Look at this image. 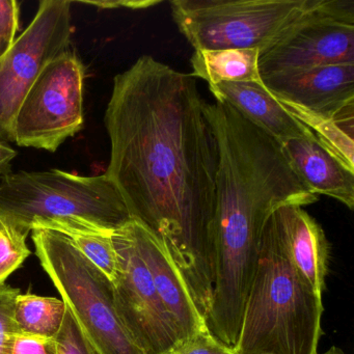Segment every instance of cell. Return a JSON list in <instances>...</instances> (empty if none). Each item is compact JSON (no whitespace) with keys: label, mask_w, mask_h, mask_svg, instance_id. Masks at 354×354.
Here are the masks:
<instances>
[{"label":"cell","mask_w":354,"mask_h":354,"mask_svg":"<svg viewBox=\"0 0 354 354\" xmlns=\"http://www.w3.org/2000/svg\"><path fill=\"white\" fill-rule=\"evenodd\" d=\"M196 78L142 55L113 78L105 175L134 221L167 248L206 319L218 149Z\"/></svg>","instance_id":"1"},{"label":"cell","mask_w":354,"mask_h":354,"mask_svg":"<svg viewBox=\"0 0 354 354\" xmlns=\"http://www.w3.org/2000/svg\"><path fill=\"white\" fill-rule=\"evenodd\" d=\"M322 297L298 277L267 221L246 298L237 354H317Z\"/></svg>","instance_id":"2"},{"label":"cell","mask_w":354,"mask_h":354,"mask_svg":"<svg viewBox=\"0 0 354 354\" xmlns=\"http://www.w3.org/2000/svg\"><path fill=\"white\" fill-rule=\"evenodd\" d=\"M131 219L123 196L105 174L21 171L0 179V221L24 235L35 227L59 231L72 225L115 232Z\"/></svg>","instance_id":"3"},{"label":"cell","mask_w":354,"mask_h":354,"mask_svg":"<svg viewBox=\"0 0 354 354\" xmlns=\"http://www.w3.org/2000/svg\"><path fill=\"white\" fill-rule=\"evenodd\" d=\"M330 0H174L171 16L194 50L263 53L328 7Z\"/></svg>","instance_id":"4"},{"label":"cell","mask_w":354,"mask_h":354,"mask_svg":"<svg viewBox=\"0 0 354 354\" xmlns=\"http://www.w3.org/2000/svg\"><path fill=\"white\" fill-rule=\"evenodd\" d=\"M30 232L41 266L97 351L145 354L118 316L111 279L65 234L42 227Z\"/></svg>","instance_id":"5"},{"label":"cell","mask_w":354,"mask_h":354,"mask_svg":"<svg viewBox=\"0 0 354 354\" xmlns=\"http://www.w3.org/2000/svg\"><path fill=\"white\" fill-rule=\"evenodd\" d=\"M84 68L69 50L51 61L28 91L12 125V142L55 152L84 127Z\"/></svg>","instance_id":"6"},{"label":"cell","mask_w":354,"mask_h":354,"mask_svg":"<svg viewBox=\"0 0 354 354\" xmlns=\"http://www.w3.org/2000/svg\"><path fill=\"white\" fill-rule=\"evenodd\" d=\"M71 1L42 0L28 28L0 57V144L12 142V125L35 80L68 51L73 26Z\"/></svg>","instance_id":"7"},{"label":"cell","mask_w":354,"mask_h":354,"mask_svg":"<svg viewBox=\"0 0 354 354\" xmlns=\"http://www.w3.org/2000/svg\"><path fill=\"white\" fill-rule=\"evenodd\" d=\"M127 223L113 233L118 256L117 275L111 281L115 310L145 354H167L181 339L136 250Z\"/></svg>","instance_id":"8"},{"label":"cell","mask_w":354,"mask_h":354,"mask_svg":"<svg viewBox=\"0 0 354 354\" xmlns=\"http://www.w3.org/2000/svg\"><path fill=\"white\" fill-rule=\"evenodd\" d=\"M333 65H354V3L328 7L259 55L261 78Z\"/></svg>","instance_id":"9"},{"label":"cell","mask_w":354,"mask_h":354,"mask_svg":"<svg viewBox=\"0 0 354 354\" xmlns=\"http://www.w3.org/2000/svg\"><path fill=\"white\" fill-rule=\"evenodd\" d=\"M281 104L328 119L354 113V65H333L262 78Z\"/></svg>","instance_id":"10"},{"label":"cell","mask_w":354,"mask_h":354,"mask_svg":"<svg viewBox=\"0 0 354 354\" xmlns=\"http://www.w3.org/2000/svg\"><path fill=\"white\" fill-rule=\"evenodd\" d=\"M127 227L180 339L208 329L206 319L198 312L189 289L165 244L134 219L127 223Z\"/></svg>","instance_id":"11"},{"label":"cell","mask_w":354,"mask_h":354,"mask_svg":"<svg viewBox=\"0 0 354 354\" xmlns=\"http://www.w3.org/2000/svg\"><path fill=\"white\" fill-rule=\"evenodd\" d=\"M268 223L298 277L322 297L329 244L321 225L299 205L279 207L269 216Z\"/></svg>","instance_id":"12"},{"label":"cell","mask_w":354,"mask_h":354,"mask_svg":"<svg viewBox=\"0 0 354 354\" xmlns=\"http://www.w3.org/2000/svg\"><path fill=\"white\" fill-rule=\"evenodd\" d=\"M209 88L215 100L225 101L281 145L313 136L266 90L262 82H221Z\"/></svg>","instance_id":"13"},{"label":"cell","mask_w":354,"mask_h":354,"mask_svg":"<svg viewBox=\"0 0 354 354\" xmlns=\"http://www.w3.org/2000/svg\"><path fill=\"white\" fill-rule=\"evenodd\" d=\"M288 160L306 187L316 194L354 207V171L329 152L313 134L281 145Z\"/></svg>","instance_id":"14"},{"label":"cell","mask_w":354,"mask_h":354,"mask_svg":"<svg viewBox=\"0 0 354 354\" xmlns=\"http://www.w3.org/2000/svg\"><path fill=\"white\" fill-rule=\"evenodd\" d=\"M257 49H215L194 50L190 65L194 78L209 86L221 82H261Z\"/></svg>","instance_id":"15"},{"label":"cell","mask_w":354,"mask_h":354,"mask_svg":"<svg viewBox=\"0 0 354 354\" xmlns=\"http://www.w3.org/2000/svg\"><path fill=\"white\" fill-rule=\"evenodd\" d=\"M67 306L63 299L20 293L16 297L13 312L16 331L55 339L61 330Z\"/></svg>","instance_id":"16"},{"label":"cell","mask_w":354,"mask_h":354,"mask_svg":"<svg viewBox=\"0 0 354 354\" xmlns=\"http://www.w3.org/2000/svg\"><path fill=\"white\" fill-rule=\"evenodd\" d=\"M292 115L313 132L317 140L346 167L354 171L353 126L320 117L293 105L283 104Z\"/></svg>","instance_id":"17"},{"label":"cell","mask_w":354,"mask_h":354,"mask_svg":"<svg viewBox=\"0 0 354 354\" xmlns=\"http://www.w3.org/2000/svg\"><path fill=\"white\" fill-rule=\"evenodd\" d=\"M57 232L68 236L75 248L113 281L118 271V256L113 242V232L103 231L86 225H72Z\"/></svg>","instance_id":"18"},{"label":"cell","mask_w":354,"mask_h":354,"mask_svg":"<svg viewBox=\"0 0 354 354\" xmlns=\"http://www.w3.org/2000/svg\"><path fill=\"white\" fill-rule=\"evenodd\" d=\"M28 235L3 225L0 229V286L20 268L32 252L26 244Z\"/></svg>","instance_id":"19"},{"label":"cell","mask_w":354,"mask_h":354,"mask_svg":"<svg viewBox=\"0 0 354 354\" xmlns=\"http://www.w3.org/2000/svg\"><path fill=\"white\" fill-rule=\"evenodd\" d=\"M55 341L57 354H100L86 339L68 308Z\"/></svg>","instance_id":"20"},{"label":"cell","mask_w":354,"mask_h":354,"mask_svg":"<svg viewBox=\"0 0 354 354\" xmlns=\"http://www.w3.org/2000/svg\"><path fill=\"white\" fill-rule=\"evenodd\" d=\"M20 293L17 288L6 283L0 286V354H12L14 335L17 333L13 321L14 306Z\"/></svg>","instance_id":"21"},{"label":"cell","mask_w":354,"mask_h":354,"mask_svg":"<svg viewBox=\"0 0 354 354\" xmlns=\"http://www.w3.org/2000/svg\"><path fill=\"white\" fill-rule=\"evenodd\" d=\"M167 354H237L233 348L221 343L209 329L182 339Z\"/></svg>","instance_id":"22"},{"label":"cell","mask_w":354,"mask_h":354,"mask_svg":"<svg viewBox=\"0 0 354 354\" xmlns=\"http://www.w3.org/2000/svg\"><path fill=\"white\" fill-rule=\"evenodd\" d=\"M19 30V5L16 0H0V46L9 50Z\"/></svg>","instance_id":"23"},{"label":"cell","mask_w":354,"mask_h":354,"mask_svg":"<svg viewBox=\"0 0 354 354\" xmlns=\"http://www.w3.org/2000/svg\"><path fill=\"white\" fill-rule=\"evenodd\" d=\"M12 354H57L55 339L16 333Z\"/></svg>","instance_id":"24"},{"label":"cell","mask_w":354,"mask_h":354,"mask_svg":"<svg viewBox=\"0 0 354 354\" xmlns=\"http://www.w3.org/2000/svg\"><path fill=\"white\" fill-rule=\"evenodd\" d=\"M82 5L94 6L98 9L113 10V9H129V10H145L161 3L160 0H99V1H78Z\"/></svg>","instance_id":"25"},{"label":"cell","mask_w":354,"mask_h":354,"mask_svg":"<svg viewBox=\"0 0 354 354\" xmlns=\"http://www.w3.org/2000/svg\"><path fill=\"white\" fill-rule=\"evenodd\" d=\"M17 153L7 145L0 144V167L8 165L12 159L15 158Z\"/></svg>","instance_id":"26"},{"label":"cell","mask_w":354,"mask_h":354,"mask_svg":"<svg viewBox=\"0 0 354 354\" xmlns=\"http://www.w3.org/2000/svg\"><path fill=\"white\" fill-rule=\"evenodd\" d=\"M323 354H346L341 348L337 347V346H333V347L329 348L327 351H325Z\"/></svg>","instance_id":"27"},{"label":"cell","mask_w":354,"mask_h":354,"mask_svg":"<svg viewBox=\"0 0 354 354\" xmlns=\"http://www.w3.org/2000/svg\"><path fill=\"white\" fill-rule=\"evenodd\" d=\"M3 55H5V53H3V48L0 46V57H3Z\"/></svg>","instance_id":"28"},{"label":"cell","mask_w":354,"mask_h":354,"mask_svg":"<svg viewBox=\"0 0 354 354\" xmlns=\"http://www.w3.org/2000/svg\"><path fill=\"white\" fill-rule=\"evenodd\" d=\"M3 223H1V221H0V229H1V227H3Z\"/></svg>","instance_id":"29"}]
</instances>
